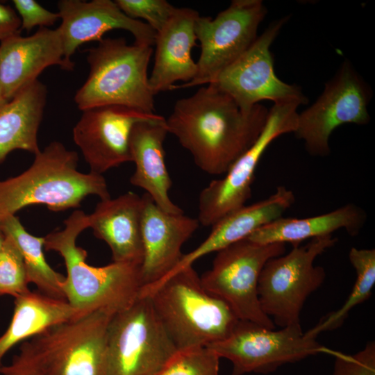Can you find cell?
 <instances>
[{
  "label": "cell",
  "mask_w": 375,
  "mask_h": 375,
  "mask_svg": "<svg viewBox=\"0 0 375 375\" xmlns=\"http://www.w3.org/2000/svg\"><path fill=\"white\" fill-rule=\"evenodd\" d=\"M269 109L259 103L242 110L212 84L178 99L167 119L169 133L192 155L196 165L212 175L226 174L255 142Z\"/></svg>",
  "instance_id": "obj_1"
},
{
  "label": "cell",
  "mask_w": 375,
  "mask_h": 375,
  "mask_svg": "<svg viewBox=\"0 0 375 375\" xmlns=\"http://www.w3.org/2000/svg\"><path fill=\"white\" fill-rule=\"evenodd\" d=\"M64 224L62 229L44 237V249L63 258L65 300L81 316L99 310L117 312L131 305L143 287L141 265L117 262L101 267L89 265L87 251L76 244L78 235L89 228L88 215L74 210Z\"/></svg>",
  "instance_id": "obj_2"
},
{
  "label": "cell",
  "mask_w": 375,
  "mask_h": 375,
  "mask_svg": "<svg viewBox=\"0 0 375 375\" xmlns=\"http://www.w3.org/2000/svg\"><path fill=\"white\" fill-rule=\"evenodd\" d=\"M176 349L206 347L227 338L239 319L208 292L192 266L142 288Z\"/></svg>",
  "instance_id": "obj_3"
},
{
  "label": "cell",
  "mask_w": 375,
  "mask_h": 375,
  "mask_svg": "<svg viewBox=\"0 0 375 375\" xmlns=\"http://www.w3.org/2000/svg\"><path fill=\"white\" fill-rule=\"evenodd\" d=\"M78 156L58 141L35 155L22 174L0 181V219L32 205H44L51 211L76 208L89 195L110 198L102 174L82 173Z\"/></svg>",
  "instance_id": "obj_4"
},
{
  "label": "cell",
  "mask_w": 375,
  "mask_h": 375,
  "mask_svg": "<svg viewBox=\"0 0 375 375\" xmlns=\"http://www.w3.org/2000/svg\"><path fill=\"white\" fill-rule=\"evenodd\" d=\"M151 46L126 40L103 38L87 50L88 76L76 91L74 101L79 110L120 106L154 113V96L149 84Z\"/></svg>",
  "instance_id": "obj_5"
},
{
  "label": "cell",
  "mask_w": 375,
  "mask_h": 375,
  "mask_svg": "<svg viewBox=\"0 0 375 375\" xmlns=\"http://www.w3.org/2000/svg\"><path fill=\"white\" fill-rule=\"evenodd\" d=\"M331 235L315 238L305 245H294L287 254L269 259L258 280L260 308L280 328L301 326L300 315L308 297L323 283L326 273L315 259L332 247Z\"/></svg>",
  "instance_id": "obj_6"
},
{
  "label": "cell",
  "mask_w": 375,
  "mask_h": 375,
  "mask_svg": "<svg viewBox=\"0 0 375 375\" xmlns=\"http://www.w3.org/2000/svg\"><path fill=\"white\" fill-rule=\"evenodd\" d=\"M206 347L232 363V375L267 374L310 356L340 352L320 344L301 326L274 330L240 319L227 338Z\"/></svg>",
  "instance_id": "obj_7"
},
{
  "label": "cell",
  "mask_w": 375,
  "mask_h": 375,
  "mask_svg": "<svg viewBox=\"0 0 375 375\" xmlns=\"http://www.w3.org/2000/svg\"><path fill=\"white\" fill-rule=\"evenodd\" d=\"M107 345L108 375H155L178 351L147 296L113 315Z\"/></svg>",
  "instance_id": "obj_8"
},
{
  "label": "cell",
  "mask_w": 375,
  "mask_h": 375,
  "mask_svg": "<svg viewBox=\"0 0 375 375\" xmlns=\"http://www.w3.org/2000/svg\"><path fill=\"white\" fill-rule=\"evenodd\" d=\"M285 251L284 243L240 240L217 252L211 269L200 277L201 284L226 302L239 319L274 329V322L260 308L258 285L265 263Z\"/></svg>",
  "instance_id": "obj_9"
},
{
  "label": "cell",
  "mask_w": 375,
  "mask_h": 375,
  "mask_svg": "<svg viewBox=\"0 0 375 375\" xmlns=\"http://www.w3.org/2000/svg\"><path fill=\"white\" fill-rule=\"evenodd\" d=\"M115 313L95 310L28 341L50 375H108V329Z\"/></svg>",
  "instance_id": "obj_10"
},
{
  "label": "cell",
  "mask_w": 375,
  "mask_h": 375,
  "mask_svg": "<svg viewBox=\"0 0 375 375\" xmlns=\"http://www.w3.org/2000/svg\"><path fill=\"white\" fill-rule=\"evenodd\" d=\"M372 90L353 65L345 60L326 82L317 100L298 113L296 137L313 156L330 154L331 133L345 124L366 125L370 122L368 105Z\"/></svg>",
  "instance_id": "obj_11"
},
{
  "label": "cell",
  "mask_w": 375,
  "mask_h": 375,
  "mask_svg": "<svg viewBox=\"0 0 375 375\" xmlns=\"http://www.w3.org/2000/svg\"><path fill=\"white\" fill-rule=\"evenodd\" d=\"M297 102L274 103L265 127L255 142L232 165L226 175L212 181L199 197L200 224L212 226L219 219L245 206L251 195L255 172L263 153L277 138L294 133L297 124Z\"/></svg>",
  "instance_id": "obj_12"
},
{
  "label": "cell",
  "mask_w": 375,
  "mask_h": 375,
  "mask_svg": "<svg viewBox=\"0 0 375 375\" xmlns=\"http://www.w3.org/2000/svg\"><path fill=\"white\" fill-rule=\"evenodd\" d=\"M266 14L260 0H233L213 19L199 16L194 26L201 44L197 74L191 81L174 89L212 83L255 41Z\"/></svg>",
  "instance_id": "obj_13"
},
{
  "label": "cell",
  "mask_w": 375,
  "mask_h": 375,
  "mask_svg": "<svg viewBox=\"0 0 375 375\" xmlns=\"http://www.w3.org/2000/svg\"><path fill=\"white\" fill-rule=\"evenodd\" d=\"M288 17L272 22L252 44L211 83L228 94L244 110L264 100L274 103H307L301 88L276 76L270 47Z\"/></svg>",
  "instance_id": "obj_14"
},
{
  "label": "cell",
  "mask_w": 375,
  "mask_h": 375,
  "mask_svg": "<svg viewBox=\"0 0 375 375\" xmlns=\"http://www.w3.org/2000/svg\"><path fill=\"white\" fill-rule=\"evenodd\" d=\"M82 112L73 128V139L90 172L98 174L131 161L129 140L135 124L163 117L120 106H99Z\"/></svg>",
  "instance_id": "obj_15"
},
{
  "label": "cell",
  "mask_w": 375,
  "mask_h": 375,
  "mask_svg": "<svg viewBox=\"0 0 375 375\" xmlns=\"http://www.w3.org/2000/svg\"><path fill=\"white\" fill-rule=\"evenodd\" d=\"M61 35L65 60L74 64L71 57L82 44L98 42L103 35L114 29L131 33L135 43L152 47L156 33L145 22L126 16L114 1L61 0L58 2Z\"/></svg>",
  "instance_id": "obj_16"
},
{
  "label": "cell",
  "mask_w": 375,
  "mask_h": 375,
  "mask_svg": "<svg viewBox=\"0 0 375 375\" xmlns=\"http://www.w3.org/2000/svg\"><path fill=\"white\" fill-rule=\"evenodd\" d=\"M142 217L143 287L166 276L178 263L184 243L199 226L197 218L170 214L160 208L149 195H142Z\"/></svg>",
  "instance_id": "obj_17"
},
{
  "label": "cell",
  "mask_w": 375,
  "mask_h": 375,
  "mask_svg": "<svg viewBox=\"0 0 375 375\" xmlns=\"http://www.w3.org/2000/svg\"><path fill=\"white\" fill-rule=\"evenodd\" d=\"M52 65L67 71L73 70L75 65L65 59L58 28H39L30 36L19 34L1 42L0 83L6 101Z\"/></svg>",
  "instance_id": "obj_18"
},
{
  "label": "cell",
  "mask_w": 375,
  "mask_h": 375,
  "mask_svg": "<svg viewBox=\"0 0 375 375\" xmlns=\"http://www.w3.org/2000/svg\"><path fill=\"white\" fill-rule=\"evenodd\" d=\"M199 12L190 8H176L162 28L156 33L155 60L149 76L153 93L172 90L174 83L191 81L197 72L191 56L197 45L194 26Z\"/></svg>",
  "instance_id": "obj_19"
},
{
  "label": "cell",
  "mask_w": 375,
  "mask_h": 375,
  "mask_svg": "<svg viewBox=\"0 0 375 375\" xmlns=\"http://www.w3.org/2000/svg\"><path fill=\"white\" fill-rule=\"evenodd\" d=\"M294 201L295 196L292 190L278 186L267 198L245 205L226 215L211 226V232L205 240L192 251L183 254L176 266L156 283L185 267L192 266L204 256L247 238L260 227L283 217Z\"/></svg>",
  "instance_id": "obj_20"
},
{
  "label": "cell",
  "mask_w": 375,
  "mask_h": 375,
  "mask_svg": "<svg viewBox=\"0 0 375 375\" xmlns=\"http://www.w3.org/2000/svg\"><path fill=\"white\" fill-rule=\"evenodd\" d=\"M143 198L128 192L101 200L88 215L89 228L110 247L113 262L142 265Z\"/></svg>",
  "instance_id": "obj_21"
},
{
  "label": "cell",
  "mask_w": 375,
  "mask_h": 375,
  "mask_svg": "<svg viewBox=\"0 0 375 375\" xmlns=\"http://www.w3.org/2000/svg\"><path fill=\"white\" fill-rule=\"evenodd\" d=\"M167 133L164 117L135 124L130 135L129 147L135 169L130 183L143 189L162 210L182 214L183 210L169 196L172 179L166 167L163 147Z\"/></svg>",
  "instance_id": "obj_22"
},
{
  "label": "cell",
  "mask_w": 375,
  "mask_h": 375,
  "mask_svg": "<svg viewBox=\"0 0 375 375\" xmlns=\"http://www.w3.org/2000/svg\"><path fill=\"white\" fill-rule=\"evenodd\" d=\"M367 213L355 203L345 204L325 214L306 217H281L254 231L247 239L267 244L290 242L299 245L305 240L331 235L344 229L351 236L357 235L367 222Z\"/></svg>",
  "instance_id": "obj_23"
},
{
  "label": "cell",
  "mask_w": 375,
  "mask_h": 375,
  "mask_svg": "<svg viewBox=\"0 0 375 375\" xmlns=\"http://www.w3.org/2000/svg\"><path fill=\"white\" fill-rule=\"evenodd\" d=\"M47 99V87L37 79L0 106V163L16 149L40 151L38 133Z\"/></svg>",
  "instance_id": "obj_24"
},
{
  "label": "cell",
  "mask_w": 375,
  "mask_h": 375,
  "mask_svg": "<svg viewBox=\"0 0 375 375\" xmlns=\"http://www.w3.org/2000/svg\"><path fill=\"white\" fill-rule=\"evenodd\" d=\"M79 316L67 300L39 291L29 290L15 297L10 324L0 335V367L6 354L17 344Z\"/></svg>",
  "instance_id": "obj_25"
},
{
  "label": "cell",
  "mask_w": 375,
  "mask_h": 375,
  "mask_svg": "<svg viewBox=\"0 0 375 375\" xmlns=\"http://www.w3.org/2000/svg\"><path fill=\"white\" fill-rule=\"evenodd\" d=\"M3 233L10 236L22 256L29 283L38 291L57 299H65V276L55 271L47 262L44 254V237L30 234L15 215L0 219Z\"/></svg>",
  "instance_id": "obj_26"
},
{
  "label": "cell",
  "mask_w": 375,
  "mask_h": 375,
  "mask_svg": "<svg viewBox=\"0 0 375 375\" xmlns=\"http://www.w3.org/2000/svg\"><path fill=\"white\" fill-rule=\"evenodd\" d=\"M349 261L356 274V280L343 305L322 317L319 322L307 332L312 336L339 328L350 311L369 299L375 284V250L353 247L349 253Z\"/></svg>",
  "instance_id": "obj_27"
},
{
  "label": "cell",
  "mask_w": 375,
  "mask_h": 375,
  "mask_svg": "<svg viewBox=\"0 0 375 375\" xmlns=\"http://www.w3.org/2000/svg\"><path fill=\"white\" fill-rule=\"evenodd\" d=\"M219 359L208 347L178 350L155 375H219Z\"/></svg>",
  "instance_id": "obj_28"
},
{
  "label": "cell",
  "mask_w": 375,
  "mask_h": 375,
  "mask_svg": "<svg viewBox=\"0 0 375 375\" xmlns=\"http://www.w3.org/2000/svg\"><path fill=\"white\" fill-rule=\"evenodd\" d=\"M28 283L21 252L12 238L6 235L0 249V297L21 295L30 290Z\"/></svg>",
  "instance_id": "obj_29"
},
{
  "label": "cell",
  "mask_w": 375,
  "mask_h": 375,
  "mask_svg": "<svg viewBox=\"0 0 375 375\" xmlns=\"http://www.w3.org/2000/svg\"><path fill=\"white\" fill-rule=\"evenodd\" d=\"M115 1L126 16L133 19L145 20V23L156 33L162 28L176 9V7L165 0H116Z\"/></svg>",
  "instance_id": "obj_30"
},
{
  "label": "cell",
  "mask_w": 375,
  "mask_h": 375,
  "mask_svg": "<svg viewBox=\"0 0 375 375\" xmlns=\"http://www.w3.org/2000/svg\"><path fill=\"white\" fill-rule=\"evenodd\" d=\"M335 357L333 375H375V344L368 342L353 355L339 352Z\"/></svg>",
  "instance_id": "obj_31"
},
{
  "label": "cell",
  "mask_w": 375,
  "mask_h": 375,
  "mask_svg": "<svg viewBox=\"0 0 375 375\" xmlns=\"http://www.w3.org/2000/svg\"><path fill=\"white\" fill-rule=\"evenodd\" d=\"M0 375H50L29 341L22 342L10 364L0 367Z\"/></svg>",
  "instance_id": "obj_32"
},
{
  "label": "cell",
  "mask_w": 375,
  "mask_h": 375,
  "mask_svg": "<svg viewBox=\"0 0 375 375\" xmlns=\"http://www.w3.org/2000/svg\"><path fill=\"white\" fill-rule=\"evenodd\" d=\"M12 3L20 17L22 30L27 32L35 26L47 28L60 19L58 12L49 11L35 0H13Z\"/></svg>",
  "instance_id": "obj_33"
},
{
  "label": "cell",
  "mask_w": 375,
  "mask_h": 375,
  "mask_svg": "<svg viewBox=\"0 0 375 375\" xmlns=\"http://www.w3.org/2000/svg\"><path fill=\"white\" fill-rule=\"evenodd\" d=\"M21 31V19L15 8L0 3V42Z\"/></svg>",
  "instance_id": "obj_34"
},
{
  "label": "cell",
  "mask_w": 375,
  "mask_h": 375,
  "mask_svg": "<svg viewBox=\"0 0 375 375\" xmlns=\"http://www.w3.org/2000/svg\"><path fill=\"white\" fill-rule=\"evenodd\" d=\"M6 239V235L0 226V249H1Z\"/></svg>",
  "instance_id": "obj_35"
},
{
  "label": "cell",
  "mask_w": 375,
  "mask_h": 375,
  "mask_svg": "<svg viewBox=\"0 0 375 375\" xmlns=\"http://www.w3.org/2000/svg\"><path fill=\"white\" fill-rule=\"evenodd\" d=\"M6 102V100L4 98L2 88H1V83H0V106H1L2 104H3Z\"/></svg>",
  "instance_id": "obj_36"
}]
</instances>
